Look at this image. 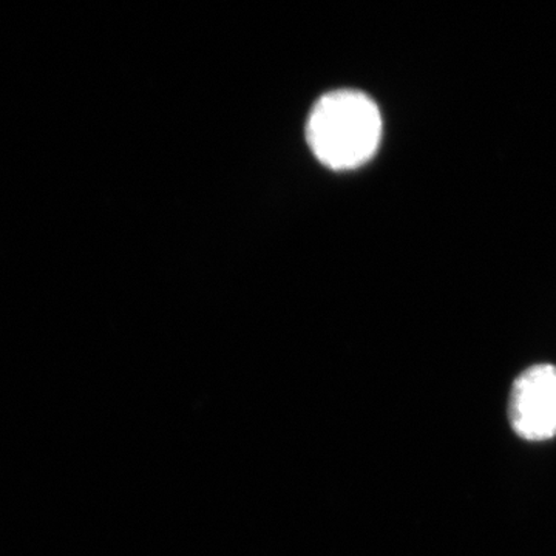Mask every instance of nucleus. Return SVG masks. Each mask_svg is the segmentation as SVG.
I'll return each instance as SVG.
<instances>
[{
    "label": "nucleus",
    "instance_id": "f257e3e1",
    "mask_svg": "<svg viewBox=\"0 0 556 556\" xmlns=\"http://www.w3.org/2000/svg\"><path fill=\"white\" fill-rule=\"evenodd\" d=\"M306 138L314 155L329 169H356L379 148L382 116L376 102L361 91H331L314 105Z\"/></svg>",
    "mask_w": 556,
    "mask_h": 556
},
{
    "label": "nucleus",
    "instance_id": "f03ea898",
    "mask_svg": "<svg viewBox=\"0 0 556 556\" xmlns=\"http://www.w3.org/2000/svg\"><path fill=\"white\" fill-rule=\"evenodd\" d=\"M507 416L511 430L525 441L556 437V365H532L514 380Z\"/></svg>",
    "mask_w": 556,
    "mask_h": 556
}]
</instances>
